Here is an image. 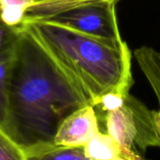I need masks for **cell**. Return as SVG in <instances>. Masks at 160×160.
Returning a JSON list of instances; mask_svg holds the SVG:
<instances>
[{
    "label": "cell",
    "mask_w": 160,
    "mask_h": 160,
    "mask_svg": "<svg viewBox=\"0 0 160 160\" xmlns=\"http://www.w3.org/2000/svg\"><path fill=\"white\" fill-rule=\"evenodd\" d=\"M33 0H0V19L10 27L20 26Z\"/></svg>",
    "instance_id": "11"
},
{
    "label": "cell",
    "mask_w": 160,
    "mask_h": 160,
    "mask_svg": "<svg viewBox=\"0 0 160 160\" xmlns=\"http://www.w3.org/2000/svg\"><path fill=\"white\" fill-rule=\"evenodd\" d=\"M18 38V27H10L0 19V53L12 47Z\"/></svg>",
    "instance_id": "14"
},
{
    "label": "cell",
    "mask_w": 160,
    "mask_h": 160,
    "mask_svg": "<svg viewBox=\"0 0 160 160\" xmlns=\"http://www.w3.org/2000/svg\"><path fill=\"white\" fill-rule=\"evenodd\" d=\"M83 147L92 160H124L119 144L106 132H98Z\"/></svg>",
    "instance_id": "10"
},
{
    "label": "cell",
    "mask_w": 160,
    "mask_h": 160,
    "mask_svg": "<svg viewBox=\"0 0 160 160\" xmlns=\"http://www.w3.org/2000/svg\"><path fill=\"white\" fill-rule=\"evenodd\" d=\"M158 54H159V58H160V52H158Z\"/></svg>",
    "instance_id": "17"
},
{
    "label": "cell",
    "mask_w": 160,
    "mask_h": 160,
    "mask_svg": "<svg viewBox=\"0 0 160 160\" xmlns=\"http://www.w3.org/2000/svg\"><path fill=\"white\" fill-rule=\"evenodd\" d=\"M0 160H26L23 146L0 126Z\"/></svg>",
    "instance_id": "13"
},
{
    "label": "cell",
    "mask_w": 160,
    "mask_h": 160,
    "mask_svg": "<svg viewBox=\"0 0 160 160\" xmlns=\"http://www.w3.org/2000/svg\"><path fill=\"white\" fill-rule=\"evenodd\" d=\"M135 58L140 71L147 79L155 95L160 109V58L158 52L149 46H141L135 50Z\"/></svg>",
    "instance_id": "8"
},
{
    "label": "cell",
    "mask_w": 160,
    "mask_h": 160,
    "mask_svg": "<svg viewBox=\"0 0 160 160\" xmlns=\"http://www.w3.org/2000/svg\"><path fill=\"white\" fill-rule=\"evenodd\" d=\"M44 20L115 44L124 42L118 27L116 2L113 1L90 0L73 3Z\"/></svg>",
    "instance_id": "3"
},
{
    "label": "cell",
    "mask_w": 160,
    "mask_h": 160,
    "mask_svg": "<svg viewBox=\"0 0 160 160\" xmlns=\"http://www.w3.org/2000/svg\"><path fill=\"white\" fill-rule=\"evenodd\" d=\"M130 160H146V159H145V158H143L142 156L138 155V153H136V154L133 156V158H131Z\"/></svg>",
    "instance_id": "16"
},
{
    "label": "cell",
    "mask_w": 160,
    "mask_h": 160,
    "mask_svg": "<svg viewBox=\"0 0 160 160\" xmlns=\"http://www.w3.org/2000/svg\"><path fill=\"white\" fill-rule=\"evenodd\" d=\"M86 105L38 42L18 26L6 132L23 147L54 141L61 122Z\"/></svg>",
    "instance_id": "1"
},
{
    "label": "cell",
    "mask_w": 160,
    "mask_h": 160,
    "mask_svg": "<svg viewBox=\"0 0 160 160\" xmlns=\"http://www.w3.org/2000/svg\"><path fill=\"white\" fill-rule=\"evenodd\" d=\"M152 117H153V121H154L156 129H157L159 137H160V109L159 110H152Z\"/></svg>",
    "instance_id": "15"
},
{
    "label": "cell",
    "mask_w": 160,
    "mask_h": 160,
    "mask_svg": "<svg viewBox=\"0 0 160 160\" xmlns=\"http://www.w3.org/2000/svg\"><path fill=\"white\" fill-rule=\"evenodd\" d=\"M21 26L94 108L108 95L130 94L132 56L125 42L115 44L44 19L25 18Z\"/></svg>",
    "instance_id": "2"
},
{
    "label": "cell",
    "mask_w": 160,
    "mask_h": 160,
    "mask_svg": "<svg viewBox=\"0 0 160 160\" xmlns=\"http://www.w3.org/2000/svg\"><path fill=\"white\" fill-rule=\"evenodd\" d=\"M26 160H92L84 147H67L57 145L54 141L42 142L23 147Z\"/></svg>",
    "instance_id": "7"
},
{
    "label": "cell",
    "mask_w": 160,
    "mask_h": 160,
    "mask_svg": "<svg viewBox=\"0 0 160 160\" xmlns=\"http://www.w3.org/2000/svg\"><path fill=\"white\" fill-rule=\"evenodd\" d=\"M15 53L16 42L9 49L0 53V126L2 127L5 126L8 119L10 87Z\"/></svg>",
    "instance_id": "9"
},
{
    "label": "cell",
    "mask_w": 160,
    "mask_h": 160,
    "mask_svg": "<svg viewBox=\"0 0 160 160\" xmlns=\"http://www.w3.org/2000/svg\"><path fill=\"white\" fill-rule=\"evenodd\" d=\"M126 101L132 108L136 119L138 128L136 146L142 151H146L149 147H160V137L153 121L152 110L131 94L127 96Z\"/></svg>",
    "instance_id": "6"
},
{
    "label": "cell",
    "mask_w": 160,
    "mask_h": 160,
    "mask_svg": "<svg viewBox=\"0 0 160 160\" xmlns=\"http://www.w3.org/2000/svg\"><path fill=\"white\" fill-rule=\"evenodd\" d=\"M100 131L95 108L86 105L69 114L61 122L54 143L67 147H83Z\"/></svg>",
    "instance_id": "4"
},
{
    "label": "cell",
    "mask_w": 160,
    "mask_h": 160,
    "mask_svg": "<svg viewBox=\"0 0 160 160\" xmlns=\"http://www.w3.org/2000/svg\"><path fill=\"white\" fill-rule=\"evenodd\" d=\"M83 1H90V0H33L32 5L28 10L26 18L44 19L71 4ZM107 1L117 3L119 0H107Z\"/></svg>",
    "instance_id": "12"
},
{
    "label": "cell",
    "mask_w": 160,
    "mask_h": 160,
    "mask_svg": "<svg viewBox=\"0 0 160 160\" xmlns=\"http://www.w3.org/2000/svg\"><path fill=\"white\" fill-rule=\"evenodd\" d=\"M103 119L106 133L119 144L124 160L129 159L135 152L134 145L138 138V128L134 111L126 99L122 107L106 111Z\"/></svg>",
    "instance_id": "5"
}]
</instances>
